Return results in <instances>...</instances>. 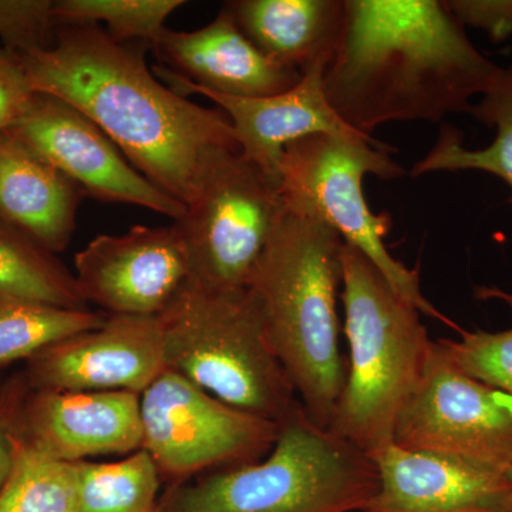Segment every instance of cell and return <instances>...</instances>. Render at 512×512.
Masks as SVG:
<instances>
[{
	"mask_svg": "<svg viewBox=\"0 0 512 512\" xmlns=\"http://www.w3.org/2000/svg\"><path fill=\"white\" fill-rule=\"evenodd\" d=\"M476 298L481 299V301H490V299H495V301L504 302L512 311V293L503 291V289L481 286V288H478L476 291Z\"/></svg>",
	"mask_w": 512,
	"mask_h": 512,
	"instance_id": "cell-31",
	"label": "cell"
},
{
	"mask_svg": "<svg viewBox=\"0 0 512 512\" xmlns=\"http://www.w3.org/2000/svg\"><path fill=\"white\" fill-rule=\"evenodd\" d=\"M184 0H53L57 25H96L119 43L150 47Z\"/></svg>",
	"mask_w": 512,
	"mask_h": 512,
	"instance_id": "cell-25",
	"label": "cell"
},
{
	"mask_svg": "<svg viewBox=\"0 0 512 512\" xmlns=\"http://www.w3.org/2000/svg\"><path fill=\"white\" fill-rule=\"evenodd\" d=\"M222 9L271 62L301 74L338 50L345 0H232Z\"/></svg>",
	"mask_w": 512,
	"mask_h": 512,
	"instance_id": "cell-19",
	"label": "cell"
},
{
	"mask_svg": "<svg viewBox=\"0 0 512 512\" xmlns=\"http://www.w3.org/2000/svg\"><path fill=\"white\" fill-rule=\"evenodd\" d=\"M77 512H158L161 476L144 448L114 463L80 461Z\"/></svg>",
	"mask_w": 512,
	"mask_h": 512,
	"instance_id": "cell-22",
	"label": "cell"
},
{
	"mask_svg": "<svg viewBox=\"0 0 512 512\" xmlns=\"http://www.w3.org/2000/svg\"><path fill=\"white\" fill-rule=\"evenodd\" d=\"M76 468L37 453L16 433L0 512H77Z\"/></svg>",
	"mask_w": 512,
	"mask_h": 512,
	"instance_id": "cell-24",
	"label": "cell"
},
{
	"mask_svg": "<svg viewBox=\"0 0 512 512\" xmlns=\"http://www.w3.org/2000/svg\"><path fill=\"white\" fill-rule=\"evenodd\" d=\"M468 113L485 126L495 128L490 146L470 150L463 146V134L443 126L439 140L423 160L414 164L410 175L421 177L437 171H483L503 180L510 188L512 205V64L503 67L481 100L471 104Z\"/></svg>",
	"mask_w": 512,
	"mask_h": 512,
	"instance_id": "cell-20",
	"label": "cell"
},
{
	"mask_svg": "<svg viewBox=\"0 0 512 512\" xmlns=\"http://www.w3.org/2000/svg\"><path fill=\"white\" fill-rule=\"evenodd\" d=\"M508 483H510V495H508V501H507V511L505 512H512V470L510 473H507Z\"/></svg>",
	"mask_w": 512,
	"mask_h": 512,
	"instance_id": "cell-32",
	"label": "cell"
},
{
	"mask_svg": "<svg viewBox=\"0 0 512 512\" xmlns=\"http://www.w3.org/2000/svg\"><path fill=\"white\" fill-rule=\"evenodd\" d=\"M56 30L53 0H0V40L13 55L50 49Z\"/></svg>",
	"mask_w": 512,
	"mask_h": 512,
	"instance_id": "cell-27",
	"label": "cell"
},
{
	"mask_svg": "<svg viewBox=\"0 0 512 512\" xmlns=\"http://www.w3.org/2000/svg\"><path fill=\"white\" fill-rule=\"evenodd\" d=\"M9 133L66 175L86 197L137 205L177 221L187 205L138 173L89 117L66 101L35 93Z\"/></svg>",
	"mask_w": 512,
	"mask_h": 512,
	"instance_id": "cell-11",
	"label": "cell"
},
{
	"mask_svg": "<svg viewBox=\"0 0 512 512\" xmlns=\"http://www.w3.org/2000/svg\"><path fill=\"white\" fill-rule=\"evenodd\" d=\"M86 303L106 315L157 318L191 281L190 258L174 225H133L126 234L99 235L74 256Z\"/></svg>",
	"mask_w": 512,
	"mask_h": 512,
	"instance_id": "cell-12",
	"label": "cell"
},
{
	"mask_svg": "<svg viewBox=\"0 0 512 512\" xmlns=\"http://www.w3.org/2000/svg\"><path fill=\"white\" fill-rule=\"evenodd\" d=\"M377 488L372 458L319 427L299 402L262 460L168 485L158 512H363Z\"/></svg>",
	"mask_w": 512,
	"mask_h": 512,
	"instance_id": "cell-4",
	"label": "cell"
},
{
	"mask_svg": "<svg viewBox=\"0 0 512 512\" xmlns=\"http://www.w3.org/2000/svg\"><path fill=\"white\" fill-rule=\"evenodd\" d=\"M446 5L464 28L483 30L493 43L512 37V0H448Z\"/></svg>",
	"mask_w": 512,
	"mask_h": 512,
	"instance_id": "cell-28",
	"label": "cell"
},
{
	"mask_svg": "<svg viewBox=\"0 0 512 512\" xmlns=\"http://www.w3.org/2000/svg\"><path fill=\"white\" fill-rule=\"evenodd\" d=\"M2 386H3V383H2V380H0V390H2Z\"/></svg>",
	"mask_w": 512,
	"mask_h": 512,
	"instance_id": "cell-33",
	"label": "cell"
},
{
	"mask_svg": "<svg viewBox=\"0 0 512 512\" xmlns=\"http://www.w3.org/2000/svg\"><path fill=\"white\" fill-rule=\"evenodd\" d=\"M26 390L28 383L25 377L3 383L0 390V491L8 480L12 468L16 417Z\"/></svg>",
	"mask_w": 512,
	"mask_h": 512,
	"instance_id": "cell-30",
	"label": "cell"
},
{
	"mask_svg": "<svg viewBox=\"0 0 512 512\" xmlns=\"http://www.w3.org/2000/svg\"><path fill=\"white\" fill-rule=\"evenodd\" d=\"M147 45L101 26L57 25L55 45L18 56L33 92L72 104L156 187L187 205L207 158L239 148L224 111L204 109L158 82Z\"/></svg>",
	"mask_w": 512,
	"mask_h": 512,
	"instance_id": "cell-1",
	"label": "cell"
},
{
	"mask_svg": "<svg viewBox=\"0 0 512 512\" xmlns=\"http://www.w3.org/2000/svg\"><path fill=\"white\" fill-rule=\"evenodd\" d=\"M86 195L9 131H0V221L52 254L69 247Z\"/></svg>",
	"mask_w": 512,
	"mask_h": 512,
	"instance_id": "cell-18",
	"label": "cell"
},
{
	"mask_svg": "<svg viewBox=\"0 0 512 512\" xmlns=\"http://www.w3.org/2000/svg\"><path fill=\"white\" fill-rule=\"evenodd\" d=\"M140 410L143 448L170 485L262 460L279 434V423L235 409L171 370L140 394Z\"/></svg>",
	"mask_w": 512,
	"mask_h": 512,
	"instance_id": "cell-9",
	"label": "cell"
},
{
	"mask_svg": "<svg viewBox=\"0 0 512 512\" xmlns=\"http://www.w3.org/2000/svg\"><path fill=\"white\" fill-rule=\"evenodd\" d=\"M16 433L43 456L76 464L143 448L140 394L26 390Z\"/></svg>",
	"mask_w": 512,
	"mask_h": 512,
	"instance_id": "cell-14",
	"label": "cell"
},
{
	"mask_svg": "<svg viewBox=\"0 0 512 512\" xmlns=\"http://www.w3.org/2000/svg\"><path fill=\"white\" fill-rule=\"evenodd\" d=\"M33 94L19 57L0 47V131L18 123Z\"/></svg>",
	"mask_w": 512,
	"mask_h": 512,
	"instance_id": "cell-29",
	"label": "cell"
},
{
	"mask_svg": "<svg viewBox=\"0 0 512 512\" xmlns=\"http://www.w3.org/2000/svg\"><path fill=\"white\" fill-rule=\"evenodd\" d=\"M367 174L394 180L406 171L390 157V147L373 137L315 134L293 141L279 165L286 211L325 222L346 245L365 255L393 291L421 315L461 332L423 295L419 269L407 268L387 249L384 237L392 228V217L370 210L363 192Z\"/></svg>",
	"mask_w": 512,
	"mask_h": 512,
	"instance_id": "cell-7",
	"label": "cell"
},
{
	"mask_svg": "<svg viewBox=\"0 0 512 512\" xmlns=\"http://www.w3.org/2000/svg\"><path fill=\"white\" fill-rule=\"evenodd\" d=\"M150 49L161 66L185 83L221 96H275L302 77L262 55L224 9L207 26L192 32L164 28Z\"/></svg>",
	"mask_w": 512,
	"mask_h": 512,
	"instance_id": "cell-17",
	"label": "cell"
},
{
	"mask_svg": "<svg viewBox=\"0 0 512 512\" xmlns=\"http://www.w3.org/2000/svg\"><path fill=\"white\" fill-rule=\"evenodd\" d=\"M325 70L326 66L312 67L295 86L275 96L241 99L190 86L161 64L153 67L157 79L180 96L201 94L220 106L234 127L242 154L276 180L285 148L293 141L315 134L372 137L353 130L330 106L323 87Z\"/></svg>",
	"mask_w": 512,
	"mask_h": 512,
	"instance_id": "cell-15",
	"label": "cell"
},
{
	"mask_svg": "<svg viewBox=\"0 0 512 512\" xmlns=\"http://www.w3.org/2000/svg\"><path fill=\"white\" fill-rule=\"evenodd\" d=\"M0 295L86 311L76 276L18 229L0 221Z\"/></svg>",
	"mask_w": 512,
	"mask_h": 512,
	"instance_id": "cell-21",
	"label": "cell"
},
{
	"mask_svg": "<svg viewBox=\"0 0 512 512\" xmlns=\"http://www.w3.org/2000/svg\"><path fill=\"white\" fill-rule=\"evenodd\" d=\"M286 208L281 185L235 148L215 150L202 167L180 232L192 281L218 291L248 288Z\"/></svg>",
	"mask_w": 512,
	"mask_h": 512,
	"instance_id": "cell-8",
	"label": "cell"
},
{
	"mask_svg": "<svg viewBox=\"0 0 512 512\" xmlns=\"http://www.w3.org/2000/svg\"><path fill=\"white\" fill-rule=\"evenodd\" d=\"M393 443L510 473L512 396L466 375L437 340L397 419Z\"/></svg>",
	"mask_w": 512,
	"mask_h": 512,
	"instance_id": "cell-10",
	"label": "cell"
},
{
	"mask_svg": "<svg viewBox=\"0 0 512 512\" xmlns=\"http://www.w3.org/2000/svg\"><path fill=\"white\" fill-rule=\"evenodd\" d=\"M157 319L167 370L275 423L299 403L248 288L218 291L191 279Z\"/></svg>",
	"mask_w": 512,
	"mask_h": 512,
	"instance_id": "cell-6",
	"label": "cell"
},
{
	"mask_svg": "<svg viewBox=\"0 0 512 512\" xmlns=\"http://www.w3.org/2000/svg\"><path fill=\"white\" fill-rule=\"evenodd\" d=\"M379 488L363 512H505L507 474L396 443L370 454Z\"/></svg>",
	"mask_w": 512,
	"mask_h": 512,
	"instance_id": "cell-16",
	"label": "cell"
},
{
	"mask_svg": "<svg viewBox=\"0 0 512 512\" xmlns=\"http://www.w3.org/2000/svg\"><path fill=\"white\" fill-rule=\"evenodd\" d=\"M340 288L348 373L328 430L370 456L393 443L397 419L419 387L433 340L421 313L346 244Z\"/></svg>",
	"mask_w": 512,
	"mask_h": 512,
	"instance_id": "cell-5",
	"label": "cell"
},
{
	"mask_svg": "<svg viewBox=\"0 0 512 512\" xmlns=\"http://www.w3.org/2000/svg\"><path fill=\"white\" fill-rule=\"evenodd\" d=\"M345 8L323 87L340 119L365 136L392 121L468 113L503 69L470 42L446 2L345 0Z\"/></svg>",
	"mask_w": 512,
	"mask_h": 512,
	"instance_id": "cell-2",
	"label": "cell"
},
{
	"mask_svg": "<svg viewBox=\"0 0 512 512\" xmlns=\"http://www.w3.org/2000/svg\"><path fill=\"white\" fill-rule=\"evenodd\" d=\"M167 370L157 318L107 315L26 360L30 389L141 394Z\"/></svg>",
	"mask_w": 512,
	"mask_h": 512,
	"instance_id": "cell-13",
	"label": "cell"
},
{
	"mask_svg": "<svg viewBox=\"0 0 512 512\" xmlns=\"http://www.w3.org/2000/svg\"><path fill=\"white\" fill-rule=\"evenodd\" d=\"M106 313L73 311L0 295V367L29 360L57 342L99 328Z\"/></svg>",
	"mask_w": 512,
	"mask_h": 512,
	"instance_id": "cell-23",
	"label": "cell"
},
{
	"mask_svg": "<svg viewBox=\"0 0 512 512\" xmlns=\"http://www.w3.org/2000/svg\"><path fill=\"white\" fill-rule=\"evenodd\" d=\"M460 333V340H439L458 369L512 396V329Z\"/></svg>",
	"mask_w": 512,
	"mask_h": 512,
	"instance_id": "cell-26",
	"label": "cell"
},
{
	"mask_svg": "<svg viewBox=\"0 0 512 512\" xmlns=\"http://www.w3.org/2000/svg\"><path fill=\"white\" fill-rule=\"evenodd\" d=\"M343 244L325 222L286 211L248 284L303 410L322 429L348 373L336 308Z\"/></svg>",
	"mask_w": 512,
	"mask_h": 512,
	"instance_id": "cell-3",
	"label": "cell"
}]
</instances>
